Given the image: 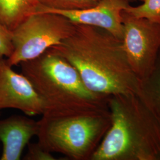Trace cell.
I'll list each match as a JSON object with an SVG mask.
<instances>
[{
  "label": "cell",
  "mask_w": 160,
  "mask_h": 160,
  "mask_svg": "<svg viewBox=\"0 0 160 160\" xmlns=\"http://www.w3.org/2000/svg\"><path fill=\"white\" fill-rule=\"evenodd\" d=\"M50 49L77 69L92 92L106 97L137 94L140 81L128 62L122 40L108 31L76 24L72 34Z\"/></svg>",
  "instance_id": "1"
},
{
  "label": "cell",
  "mask_w": 160,
  "mask_h": 160,
  "mask_svg": "<svg viewBox=\"0 0 160 160\" xmlns=\"http://www.w3.org/2000/svg\"><path fill=\"white\" fill-rule=\"evenodd\" d=\"M112 124L90 160H160V122L136 93L108 97Z\"/></svg>",
  "instance_id": "2"
},
{
  "label": "cell",
  "mask_w": 160,
  "mask_h": 160,
  "mask_svg": "<svg viewBox=\"0 0 160 160\" xmlns=\"http://www.w3.org/2000/svg\"><path fill=\"white\" fill-rule=\"evenodd\" d=\"M44 104L41 116H58L108 108V97L90 91L78 71L50 49L20 64Z\"/></svg>",
  "instance_id": "3"
},
{
  "label": "cell",
  "mask_w": 160,
  "mask_h": 160,
  "mask_svg": "<svg viewBox=\"0 0 160 160\" xmlns=\"http://www.w3.org/2000/svg\"><path fill=\"white\" fill-rule=\"evenodd\" d=\"M38 142L68 160H90L112 124L108 108L38 120Z\"/></svg>",
  "instance_id": "4"
},
{
  "label": "cell",
  "mask_w": 160,
  "mask_h": 160,
  "mask_svg": "<svg viewBox=\"0 0 160 160\" xmlns=\"http://www.w3.org/2000/svg\"><path fill=\"white\" fill-rule=\"evenodd\" d=\"M75 25L55 12H40L31 15L12 32L13 51L6 59L7 63L12 67L39 57L69 37Z\"/></svg>",
  "instance_id": "5"
},
{
  "label": "cell",
  "mask_w": 160,
  "mask_h": 160,
  "mask_svg": "<svg viewBox=\"0 0 160 160\" xmlns=\"http://www.w3.org/2000/svg\"><path fill=\"white\" fill-rule=\"evenodd\" d=\"M122 43L132 70L139 81L154 69L160 52V24L122 12Z\"/></svg>",
  "instance_id": "6"
},
{
  "label": "cell",
  "mask_w": 160,
  "mask_h": 160,
  "mask_svg": "<svg viewBox=\"0 0 160 160\" xmlns=\"http://www.w3.org/2000/svg\"><path fill=\"white\" fill-rule=\"evenodd\" d=\"M14 109L28 116H42L45 108L28 78L14 71L0 57V110Z\"/></svg>",
  "instance_id": "7"
},
{
  "label": "cell",
  "mask_w": 160,
  "mask_h": 160,
  "mask_svg": "<svg viewBox=\"0 0 160 160\" xmlns=\"http://www.w3.org/2000/svg\"><path fill=\"white\" fill-rule=\"evenodd\" d=\"M130 0H102L96 6L74 11H58L46 9L40 5L36 12H52L68 18L78 24L95 26L108 31L122 40L123 26L122 12Z\"/></svg>",
  "instance_id": "8"
},
{
  "label": "cell",
  "mask_w": 160,
  "mask_h": 160,
  "mask_svg": "<svg viewBox=\"0 0 160 160\" xmlns=\"http://www.w3.org/2000/svg\"><path fill=\"white\" fill-rule=\"evenodd\" d=\"M38 120L27 115L14 114L0 120V142L2 144L1 160H19L31 139L37 137Z\"/></svg>",
  "instance_id": "9"
},
{
  "label": "cell",
  "mask_w": 160,
  "mask_h": 160,
  "mask_svg": "<svg viewBox=\"0 0 160 160\" xmlns=\"http://www.w3.org/2000/svg\"><path fill=\"white\" fill-rule=\"evenodd\" d=\"M40 6L39 0H0V23L12 32Z\"/></svg>",
  "instance_id": "10"
},
{
  "label": "cell",
  "mask_w": 160,
  "mask_h": 160,
  "mask_svg": "<svg viewBox=\"0 0 160 160\" xmlns=\"http://www.w3.org/2000/svg\"><path fill=\"white\" fill-rule=\"evenodd\" d=\"M137 95L154 114L160 112V52L154 69L140 81Z\"/></svg>",
  "instance_id": "11"
},
{
  "label": "cell",
  "mask_w": 160,
  "mask_h": 160,
  "mask_svg": "<svg viewBox=\"0 0 160 160\" xmlns=\"http://www.w3.org/2000/svg\"><path fill=\"white\" fill-rule=\"evenodd\" d=\"M102 0H39L46 9L58 11H74L96 6ZM131 1V0H130Z\"/></svg>",
  "instance_id": "12"
},
{
  "label": "cell",
  "mask_w": 160,
  "mask_h": 160,
  "mask_svg": "<svg viewBox=\"0 0 160 160\" xmlns=\"http://www.w3.org/2000/svg\"><path fill=\"white\" fill-rule=\"evenodd\" d=\"M138 6H128L125 12L138 17H143L160 24V0H142Z\"/></svg>",
  "instance_id": "13"
},
{
  "label": "cell",
  "mask_w": 160,
  "mask_h": 160,
  "mask_svg": "<svg viewBox=\"0 0 160 160\" xmlns=\"http://www.w3.org/2000/svg\"><path fill=\"white\" fill-rule=\"evenodd\" d=\"M24 160H56L52 153L43 148L38 142L30 143L28 151L23 158Z\"/></svg>",
  "instance_id": "14"
},
{
  "label": "cell",
  "mask_w": 160,
  "mask_h": 160,
  "mask_svg": "<svg viewBox=\"0 0 160 160\" xmlns=\"http://www.w3.org/2000/svg\"><path fill=\"white\" fill-rule=\"evenodd\" d=\"M12 51V32L0 23V57H10Z\"/></svg>",
  "instance_id": "15"
},
{
  "label": "cell",
  "mask_w": 160,
  "mask_h": 160,
  "mask_svg": "<svg viewBox=\"0 0 160 160\" xmlns=\"http://www.w3.org/2000/svg\"><path fill=\"white\" fill-rule=\"evenodd\" d=\"M155 115L158 118V120H159L160 122V113H158L157 114H155Z\"/></svg>",
  "instance_id": "16"
},
{
  "label": "cell",
  "mask_w": 160,
  "mask_h": 160,
  "mask_svg": "<svg viewBox=\"0 0 160 160\" xmlns=\"http://www.w3.org/2000/svg\"><path fill=\"white\" fill-rule=\"evenodd\" d=\"M138 1H142V0H138Z\"/></svg>",
  "instance_id": "17"
}]
</instances>
